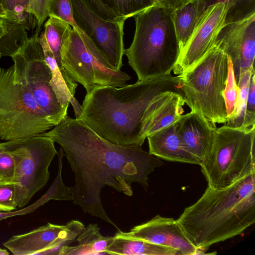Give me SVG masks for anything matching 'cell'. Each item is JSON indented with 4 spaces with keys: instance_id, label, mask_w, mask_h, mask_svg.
<instances>
[{
    "instance_id": "obj_27",
    "label": "cell",
    "mask_w": 255,
    "mask_h": 255,
    "mask_svg": "<svg viewBox=\"0 0 255 255\" xmlns=\"http://www.w3.org/2000/svg\"><path fill=\"white\" fill-rule=\"evenodd\" d=\"M110 10L127 19L154 5V0H99Z\"/></svg>"
},
{
    "instance_id": "obj_4",
    "label": "cell",
    "mask_w": 255,
    "mask_h": 255,
    "mask_svg": "<svg viewBox=\"0 0 255 255\" xmlns=\"http://www.w3.org/2000/svg\"><path fill=\"white\" fill-rule=\"evenodd\" d=\"M174 9L154 5L133 16L135 29L124 54L141 81L170 75L180 55Z\"/></svg>"
},
{
    "instance_id": "obj_20",
    "label": "cell",
    "mask_w": 255,
    "mask_h": 255,
    "mask_svg": "<svg viewBox=\"0 0 255 255\" xmlns=\"http://www.w3.org/2000/svg\"><path fill=\"white\" fill-rule=\"evenodd\" d=\"M208 6L207 0H190L173 10L172 20L180 54Z\"/></svg>"
},
{
    "instance_id": "obj_38",
    "label": "cell",
    "mask_w": 255,
    "mask_h": 255,
    "mask_svg": "<svg viewBox=\"0 0 255 255\" xmlns=\"http://www.w3.org/2000/svg\"><path fill=\"white\" fill-rule=\"evenodd\" d=\"M0 17L5 18L6 13L1 5L0 4Z\"/></svg>"
},
{
    "instance_id": "obj_9",
    "label": "cell",
    "mask_w": 255,
    "mask_h": 255,
    "mask_svg": "<svg viewBox=\"0 0 255 255\" xmlns=\"http://www.w3.org/2000/svg\"><path fill=\"white\" fill-rule=\"evenodd\" d=\"M1 144L15 163V200L17 207L26 205L49 179V166L58 153L53 140L46 136L6 141Z\"/></svg>"
},
{
    "instance_id": "obj_12",
    "label": "cell",
    "mask_w": 255,
    "mask_h": 255,
    "mask_svg": "<svg viewBox=\"0 0 255 255\" xmlns=\"http://www.w3.org/2000/svg\"><path fill=\"white\" fill-rule=\"evenodd\" d=\"M78 220L65 225L50 223L25 234L14 235L3 243L14 255H58L69 246L85 229Z\"/></svg>"
},
{
    "instance_id": "obj_18",
    "label": "cell",
    "mask_w": 255,
    "mask_h": 255,
    "mask_svg": "<svg viewBox=\"0 0 255 255\" xmlns=\"http://www.w3.org/2000/svg\"><path fill=\"white\" fill-rule=\"evenodd\" d=\"M183 94L166 91L151 102L146 124L147 136L177 122L184 111Z\"/></svg>"
},
{
    "instance_id": "obj_13",
    "label": "cell",
    "mask_w": 255,
    "mask_h": 255,
    "mask_svg": "<svg viewBox=\"0 0 255 255\" xmlns=\"http://www.w3.org/2000/svg\"><path fill=\"white\" fill-rule=\"evenodd\" d=\"M227 8L223 2L209 5L198 20L173 71L179 75L199 61L215 44L225 25Z\"/></svg>"
},
{
    "instance_id": "obj_24",
    "label": "cell",
    "mask_w": 255,
    "mask_h": 255,
    "mask_svg": "<svg viewBox=\"0 0 255 255\" xmlns=\"http://www.w3.org/2000/svg\"><path fill=\"white\" fill-rule=\"evenodd\" d=\"M49 17L44 24L43 33L59 68L65 71L61 62V49L64 38L72 27L67 22L57 17Z\"/></svg>"
},
{
    "instance_id": "obj_17",
    "label": "cell",
    "mask_w": 255,
    "mask_h": 255,
    "mask_svg": "<svg viewBox=\"0 0 255 255\" xmlns=\"http://www.w3.org/2000/svg\"><path fill=\"white\" fill-rule=\"evenodd\" d=\"M149 152L163 159L200 165L185 147L178 130L177 122L147 136Z\"/></svg>"
},
{
    "instance_id": "obj_15",
    "label": "cell",
    "mask_w": 255,
    "mask_h": 255,
    "mask_svg": "<svg viewBox=\"0 0 255 255\" xmlns=\"http://www.w3.org/2000/svg\"><path fill=\"white\" fill-rule=\"evenodd\" d=\"M215 44L230 59L237 83L241 73L254 67L255 55V14L225 25Z\"/></svg>"
},
{
    "instance_id": "obj_21",
    "label": "cell",
    "mask_w": 255,
    "mask_h": 255,
    "mask_svg": "<svg viewBox=\"0 0 255 255\" xmlns=\"http://www.w3.org/2000/svg\"><path fill=\"white\" fill-rule=\"evenodd\" d=\"M113 237H105L96 224H90L76 238L78 244L63 247L59 255H107L106 250Z\"/></svg>"
},
{
    "instance_id": "obj_16",
    "label": "cell",
    "mask_w": 255,
    "mask_h": 255,
    "mask_svg": "<svg viewBox=\"0 0 255 255\" xmlns=\"http://www.w3.org/2000/svg\"><path fill=\"white\" fill-rule=\"evenodd\" d=\"M177 123L185 147L201 164L211 150L217 127L199 113L191 111L182 115Z\"/></svg>"
},
{
    "instance_id": "obj_26",
    "label": "cell",
    "mask_w": 255,
    "mask_h": 255,
    "mask_svg": "<svg viewBox=\"0 0 255 255\" xmlns=\"http://www.w3.org/2000/svg\"><path fill=\"white\" fill-rule=\"evenodd\" d=\"M29 0H0V4L9 20L17 22L26 29L33 28L37 25L36 18L27 11Z\"/></svg>"
},
{
    "instance_id": "obj_28",
    "label": "cell",
    "mask_w": 255,
    "mask_h": 255,
    "mask_svg": "<svg viewBox=\"0 0 255 255\" xmlns=\"http://www.w3.org/2000/svg\"><path fill=\"white\" fill-rule=\"evenodd\" d=\"M208 5L221 2L225 4L227 10L225 25L236 22L255 14V0H207Z\"/></svg>"
},
{
    "instance_id": "obj_3",
    "label": "cell",
    "mask_w": 255,
    "mask_h": 255,
    "mask_svg": "<svg viewBox=\"0 0 255 255\" xmlns=\"http://www.w3.org/2000/svg\"><path fill=\"white\" fill-rule=\"evenodd\" d=\"M177 221L191 242L203 251L242 235L255 222V173L223 189L208 186Z\"/></svg>"
},
{
    "instance_id": "obj_32",
    "label": "cell",
    "mask_w": 255,
    "mask_h": 255,
    "mask_svg": "<svg viewBox=\"0 0 255 255\" xmlns=\"http://www.w3.org/2000/svg\"><path fill=\"white\" fill-rule=\"evenodd\" d=\"M50 0H29L27 11L35 17L37 21L36 33H39L41 26L48 16Z\"/></svg>"
},
{
    "instance_id": "obj_31",
    "label": "cell",
    "mask_w": 255,
    "mask_h": 255,
    "mask_svg": "<svg viewBox=\"0 0 255 255\" xmlns=\"http://www.w3.org/2000/svg\"><path fill=\"white\" fill-rule=\"evenodd\" d=\"M17 208L14 183L0 181V211L11 212Z\"/></svg>"
},
{
    "instance_id": "obj_41",
    "label": "cell",
    "mask_w": 255,
    "mask_h": 255,
    "mask_svg": "<svg viewBox=\"0 0 255 255\" xmlns=\"http://www.w3.org/2000/svg\"><path fill=\"white\" fill-rule=\"evenodd\" d=\"M0 58H1V56H0Z\"/></svg>"
},
{
    "instance_id": "obj_37",
    "label": "cell",
    "mask_w": 255,
    "mask_h": 255,
    "mask_svg": "<svg viewBox=\"0 0 255 255\" xmlns=\"http://www.w3.org/2000/svg\"><path fill=\"white\" fill-rule=\"evenodd\" d=\"M6 32V26L2 18L0 17V38Z\"/></svg>"
},
{
    "instance_id": "obj_6",
    "label": "cell",
    "mask_w": 255,
    "mask_h": 255,
    "mask_svg": "<svg viewBox=\"0 0 255 255\" xmlns=\"http://www.w3.org/2000/svg\"><path fill=\"white\" fill-rule=\"evenodd\" d=\"M255 127L216 128L211 150L200 164L208 186L223 189L255 173Z\"/></svg>"
},
{
    "instance_id": "obj_19",
    "label": "cell",
    "mask_w": 255,
    "mask_h": 255,
    "mask_svg": "<svg viewBox=\"0 0 255 255\" xmlns=\"http://www.w3.org/2000/svg\"><path fill=\"white\" fill-rule=\"evenodd\" d=\"M38 40L42 47L45 62L51 71L52 77L50 85L57 99L63 107L68 108L70 103L74 109L75 119H79L81 106L75 98L77 83L73 81L65 71L59 68L47 42L43 31L38 36Z\"/></svg>"
},
{
    "instance_id": "obj_5",
    "label": "cell",
    "mask_w": 255,
    "mask_h": 255,
    "mask_svg": "<svg viewBox=\"0 0 255 255\" xmlns=\"http://www.w3.org/2000/svg\"><path fill=\"white\" fill-rule=\"evenodd\" d=\"M229 62L224 49L214 44L199 61L179 75L185 103L215 127L228 120L223 94Z\"/></svg>"
},
{
    "instance_id": "obj_39",
    "label": "cell",
    "mask_w": 255,
    "mask_h": 255,
    "mask_svg": "<svg viewBox=\"0 0 255 255\" xmlns=\"http://www.w3.org/2000/svg\"><path fill=\"white\" fill-rule=\"evenodd\" d=\"M9 253L6 250L2 249L0 248V255H8Z\"/></svg>"
},
{
    "instance_id": "obj_34",
    "label": "cell",
    "mask_w": 255,
    "mask_h": 255,
    "mask_svg": "<svg viewBox=\"0 0 255 255\" xmlns=\"http://www.w3.org/2000/svg\"><path fill=\"white\" fill-rule=\"evenodd\" d=\"M99 16L106 20H117L122 18L104 5L99 0H82Z\"/></svg>"
},
{
    "instance_id": "obj_25",
    "label": "cell",
    "mask_w": 255,
    "mask_h": 255,
    "mask_svg": "<svg viewBox=\"0 0 255 255\" xmlns=\"http://www.w3.org/2000/svg\"><path fill=\"white\" fill-rule=\"evenodd\" d=\"M6 26V32L0 38L1 57H12L17 53L28 40L26 28L21 24L2 18Z\"/></svg>"
},
{
    "instance_id": "obj_7",
    "label": "cell",
    "mask_w": 255,
    "mask_h": 255,
    "mask_svg": "<svg viewBox=\"0 0 255 255\" xmlns=\"http://www.w3.org/2000/svg\"><path fill=\"white\" fill-rule=\"evenodd\" d=\"M53 127L29 88L15 77L14 65L0 68V139L29 138Z\"/></svg>"
},
{
    "instance_id": "obj_2",
    "label": "cell",
    "mask_w": 255,
    "mask_h": 255,
    "mask_svg": "<svg viewBox=\"0 0 255 255\" xmlns=\"http://www.w3.org/2000/svg\"><path fill=\"white\" fill-rule=\"evenodd\" d=\"M168 91L183 94L179 75L137 81L121 87L96 86L86 93L78 119L113 143L141 146L147 137L150 105L158 95Z\"/></svg>"
},
{
    "instance_id": "obj_1",
    "label": "cell",
    "mask_w": 255,
    "mask_h": 255,
    "mask_svg": "<svg viewBox=\"0 0 255 255\" xmlns=\"http://www.w3.org/2000/svg\"><path fill=\"white\" fill-rule=\"evenodd\" d=\"M40 135L51 138L63 150L75 176V185L69 187L73 204L118 230L103 206V188L109 186L131 196V184L138 183L146 190L149 174L164 164L141 146L113 143L82 121L67 115Z\"/></svg>"
},
{
    "instance_id": "obj_14",
    "label": "cell",
    "mask_w": 255,
    "mask_h": 255,
    "mask_svg": "<svg viewBox=\"0 0 255 255\" xmlns=\"http://www.w3.org/2000/svg\"><path fill=\"white\" fill-rule=\"evenodd\" d=\"M114 237L142 240L173 249L181 255L203 254L189 240L181 226L172 218L157 215L150 220L133 227L128 232L119 230Z\"/></svg>"
},
{
    "instance_id": "obj_40",
    "label": "cell",
    "mask_w": 255,
    "mask_h": 255,
    "mask_svg": "<svg viewBox=\"0 0 255 255\" xmlns=\"http://www.w3.org/2000/svg\"><path fill=\"white\" fill-rule=\"evenodd\" d=\"M4 150L3 147L2 146L1 143H0V154Z\"/></svg>"
},
{
    "instance_id": "obj_36",
    "label": "cell",
    "mask_w": 255,
    "mask_h": 255,
    "mask_svg": "<svg viewBox=\"0 0 255 255\" xmlns=\"http://www.w3.org/2000/svg\"><path fill=\"white\" fill-rule=\"evenodd\" d=\"M154 5L176 9L190 0H154Z\"/></svg>"
},
{
    "instance_id": "obj_11",
    "label": "cell",
    "mask_w": 255,
    "mask_h": 255,
    "mask_svg": "<svg viewBox=\"0 0 255 255\" xmlns=\"http://www.w3.org/2000/svg\"><path fill=\"white\" fill-rule=\"evenodd\" d=\"M74 20L78 27L94 43L115 69L121 70L125 49L126 19L106 20L89 8L82 0H71Z\"/></svg>"
},
{
    "instance_id": "obj_30",
    "label": "cell",
    "mask_w": 255,
    "mask_h": 255,
    "mask_svg": "<svg viewBox=\"0 0 255 255\" xmlns=\"http://www.w3.org/2000/svg\"><path fill=\"white\" fill-rule=\"evenodd\" d=\"M48 16L57 17L82 31L74 20L71 0H50Z\"/></svg>"
},
{
    "instance_id": "obj_22",
    "label": "cell",
    "mask_w": 255,
    "mask_h": 255,
    "mask_svg": "<svg viewBox=\"0 0 255 255\" xmlns=\"http://www.w3.org/2000/svg\"><path fill=\"white\" fill-rule=\"evenodd\" d=\"M106 253L112 255H181L168 247L139 240L114 237Z\"/></svg>"
},
{
    "instance_id": "obj_8",
    "label": "cell",
    "mask_w": 255,
    "mask_h": 255,
    "mask_svg": "<svg viewBox=\"0 0 255 255\" xmlns=\"http://www.w3.org/2000/svg\"><path fill=\"white\" fill-rule=\"evenodd\" d=\"M61 57L67 74L81 84L86 93L96 86L121 87L131 79L126 73L113 67L92 40L75 28L63 40Z\"/></svg>"
},
{
    "instance_id": "obj_23",
    "label": "cell",
    "mask_w": 255,
    "mask_h": 255,
    "mask_svg": "<svg viewBox=\"0 0 255 255\" xmlns=\"http://www.w3.org/2000/svg\"><path fill=\"white\" fill-rule=\"evenodd\" d=\"M254 67L249 69L241 74L238 86L239 96L236 108L233 117L228 120L224 125L240 128L255 127V121L250 118L247 112V96L250 79Z\"/></svg>"
},
{
    "instance_id": "obj_29",
    "label": "cell",
    "mask_w": 255,
    "mask_h": 255,
    "mask_svg": "<svg viewBox=\"0 0 255 255\" xmlns=\"http://www.w3.org/2000/svg\"><path fill=\"white\" fill-rule=\"evenodd\" d=\"M223 95L228 120L234 116L239 96V88L235 80L232 63L230 58L228 75Z\"/></svg>"
},
{
    "instance_id": "obj_35",
    "label": "cell",
    "mask_w": 255,
    "mask_h": 255,
    "mask_svg": "<svg viewBox=\"0 0 255 255\" xmlns=\"http://www.w3.org/2000/svg\"><path fill=\"white\" fill-rule=\"evenodd\" d=\"M255 72L251 75L247 96V112L251 119L255 121Z\"/></svg>"
},
{
    "instance_id": "obj_10",
    "label": "cell",
    "mask_w": 255,
    "mask_h": 255,
    "mask_svg": "<svg viewBox=\"0 0 255 255\" xmlns=\"http://www.w3.org/2000/svg\"><path fill=\"white\" fill-rule=\"evenodd\" d=\"M38 37L35 33L11 57L14 75L29 88L49 122L55 126L67 115L68 108L61 106L50 85L51 71Z\"/></svg>"
},
{
    "instance_id": "obj_33",
    "label": "cell",
    "mask_w": 255,
    "mask_h": 255,
    "mask_svg": "<svg viewBox=\"0 0 255 255\" xmlns=\"http://www.w3.org/2000/svg\"><path fill=\"white\" fill-rule=\"evenodd\" d=\"M14 173V159L8 152L4 149L0 154V181L13 182Z\"/></svg>"
}]
</instances>
